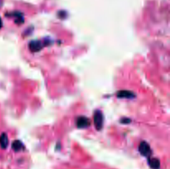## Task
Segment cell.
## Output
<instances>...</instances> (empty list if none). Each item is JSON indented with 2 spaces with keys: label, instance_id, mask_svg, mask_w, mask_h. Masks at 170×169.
<instances>
[{
  "label": "cell",
  "instance_id": "1",
  "mask_svg": "<svg viewBox=\"0 0 170 169\" xmlns=\"http://www.w3.org/2000/svg\"><path fill=\"white\" fill-rule=\"evenodd\" d=\"M94 124L97 130H101L103 128V114L100 110H96L94 113Z\"/></svg>",
  "mask_w": 170,
  "mask_h": 169
},
{
  "label": "cell",
  "instance_id": "2",
  "mask_svg": "<svg viewBox=\"0 0 170 169\" xmlns=\"http://www.w3.org/2000/svg\"><path fill=\"white\" fill-rule=\"evenodd\" d=\"M75 125L80 128H87L90 125V120L85 116H79L75 120Z\"/></svg>",
  "mask_w": 170,
  "mask_h": 169
},
{
  "label": "cell",
  "instance_id": "3",
  "mask_svg": "<svg viewBox=\"0 0 170 169\" xmlns=\"http://www.w3.org/2000/svg\"><path fill=\"white\" fill-rule=\"evenodd\" d=\"M138 151L141 153V155H143L144 157H149L151 154V148L150 146L148 145V142H141L139 146H138Z\"/></svg>",
  "mask_w": 170,
  "mask_h": 169
},
{
  "label": "cell",
  "instance_id": "4",
  "mask_svg": "<svg viewBox=\"0 0 170 169\" xmlns=\"http://www.w3.org/2000/svg\"><path fill=\"white\" fill-rule=\"evenodd\" d=\"M43 46V43L40 41H32L29 42L28 47H29V50L32 52H36V51L41 50Z\"/></svg>",
  "mask_w": 170,
  "mask_h": 169
},
{
  "label": "cell",
  "instance_id": "5",
  "mask_svg": "<svg viewBox=\"0 0 170 169\" xmlns=\"http://www.w3.org/2000/svg\"><path fill=\"white\" fill-rule=\"evenodd\" d=\"M117 97L119 99H134L135 94L129 90H119L117 92Z\"/></svg>",
  "mask_w": 170,
  "mask_h": 169
},
{
  "label": "cell",
  "instance_id": "6",
  "mask_svg": "<svg viewBox=\"0 0 170 169\" xmlns=\"http://www.w3.org/2000/svg\"><path fill=\"white\" fill-rule=\"evenodd\" d=\"M8 145V138L6 133H2L0 136V147L5 149Z\"/></svg>",
  "mask_w": 170,
  "mask_h": 169
},
{
  "label": "cell",
  "instance_id": "7",
  "mask_svg": "<svg viewBox=\"0 0 170 169\" xmlns=\"http://www.w3.org/2000/svg\"><path fill=\"white\" fill-rule=\"evenodd\" d=\"M148 165L152 169H158L160 167V162L157 158H149L148 159Z\"/></svg>",
  "mask_w": 170,
  "mask_h": 169
},
{
  "label": "cell",
  "instance_id": "8",
  "mask_svg": "<svg viewBox=\"0 0 170 169\" xmlns=\"http://www.w3.org/2000/svg\"><path fill=\"white\" fill-rule=\"evenodd\" d=\"M23 144H22V142L19 140H16L14 142H12V148L14 150L15 152H19L21 150L23 149Z\"/></svg>",
  "mask_w": 170,
  "mask_h": 169
},
{
  "label": "cell",
  "instance_id": "9",
  "mask_svg": "<svg viewBox=\"0 0 170 169\" xmlns=\"http://www.w3.org/2000/svg\"><path fill=\"white\" fill-rule=\"evenodd\" d=\"M130 119L129 118H122L121 120H120V123H130Z\"/></svg>",
  "mask_w": 170,
  "mask_h": 169
},
{
  "label": "cell",
  "instance_id": "10",
  "mask_svg": "<svg viewBox=\"0 0 170 169\" xmlns=\"http://www.w3.org/2000/svg\"><path fill=\"white\" fill-rule=\"evenodd\" d=\"M2 27V19L0 18V28Z\"/></svg>",
  "mask_w": 170,
  "mask_h": 169
}]
</instances>
